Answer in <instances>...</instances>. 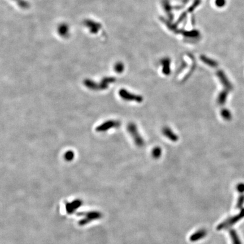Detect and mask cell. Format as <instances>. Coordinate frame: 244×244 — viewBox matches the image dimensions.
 Instances as JSON below:
<instances>
[{
  "label": "cell",
  "instance_id": "cell-1",
  "mask_svg": "<svg viewBox=\"0 0 244 244\" xmlns=\"http://www.w3.org/2000/svg\"><path fill=\"white\" fill-rule=\"evenodd\" d=\"M115 81V79L112 77H107L105 78L102 80V81L100 82V83H95L91 80L87 79L84 81L85 87L87 88L94 91H101V90H105L106 89L109 87V85L111 83H114Z\"/></svg>",
  "mask_w": 244,
  "mask_h": 244
},
{
  "label": "cell",
  "instance_id": "cell-2",
  "mask_svg": "<svg viewBox=\"0 0 244 244\" xmlns=\"http://www.w3.org/2000/svg\"><path fill=\"white\" fill-rule=\"evenodd\" d=\"M127 130L131 136L132 137L137 146L139 147H143L145 143L143 137L141 136L140 134L139 133L136 125L133 123H130L128 125Z\"/></svg>",
  "mask_w": 244,
  "mask_h": 244
},
{
  "label": "cell",
  "instance_id": "cell-3",
  "mask_svg": "<svg viewBox=\"0 0 244 244\" xmlns=\"http://www.w3.org/2000/svg\"><path fill=\"white\" fill-rule=\"evenodd\" d=\"M119 95L125 101H135L138 103H141L143 101V98L141 96L132 93L124 89H121L119 92Z\"/></svg>",
  "mask_w": 244,
  "mask_h": 244
},
{
  "label": "cell",
  "instance_id": "cell-4",
  "mask_svg": "<svg viewBox=\"0 0 244 244\" xmlns=\"http://www.w3.org/2000/svg\"><path fill=\"white\" fill-rule=\"evenodd\" d=\"M121 122L119 121L110 120L106 121L104 123L98 126L96 130L98 132H104L114 128H118L121 126Z\"/></svg>",
  "mask_w": 244,
  "mask_h": 244
},
{
  "label": "cell",
  "instance_id": "cell-5",
  "mask_svg": "<svg viewBox=\"0 0 244 244\" xmlns=\"http://www.w3.org/2000/svg\"><path fill=\"white\" fill-rule=\"evenodd\" d=\"M162 133L165 135V136H166L173 142H176L179 139L178 136L175 134L169 127H164L163 128Z\"/></svg>",
  "mask_w": 244,
  "mask_h": 244
},
{
  "label": "cell",
  "instance_id": "cell-6",
  "mask_svg": "<svg viewBox=\"0 0 244 244\" xmlns=\"http://www.w3.org/2000/svg\"><path fill=\"white\" fill-rule=\"evenodd\" d=\"M161 64L162 66V72L165 75H169L171 74V60L169 58H163L161 61Z\"/></svg>",
  "mask_w": 244,
  "mask_h": 244
},
{
  "label": "cell",
  "instance_id": "cell-7",
  "mask_svg": "<svg viewBox=\"0 0 244 244\" xmlns=\"http://www.w3.org/2000/svg\"><path fill=\"white\" fill-rule=\"evenodd\" d=\"M216 75L219 79L220 81H221V83L224 85V86L226 87L227 88H231V84L228 81V79L225 75L224 72L222 70H219L216 72Z\"/></svg>",
  "mask_w": 244,
  "mask_h": 244
},
{
  "label": "cell",
  "instance_id": "cell-8",
  "mask_svg": "<svg viewBox=\"0 0 244 244\" xmlns=\"http://www.w3.org/2000/svg\"><path fill=\"white\" fill-rule=\"evenodd\" d=\"M163 6L166 11V13L168 14L169 19L171 20L173 19V15L172 13V7L170 5L169 1L168 0H163Z\"/></svg>",
  "mask_w": 244,
  "mask_h": 244
},
{
  "label": "cell",
  "instance_id": "cell-9",
  "mask_svg": "<svg viewBox=\"0 0 244 244\" xmlns=\"http://www.w3.org/2000/svg\"><path fill=\"white\" fill-rule=\"evenodd\" d=\"M201 60L202 61V62H204L205 64L208 65L212 67H216L218 66V62H216L214 60L212 59L207 57L205 55H202L201 56Z\"/></svg>",
  "mask_w": 244,
  "mask_h": 244
},
{
  "label": "cell",
  "instance_id": "cell-10",
  "mask_svg": "<svg viewBox=\"0 0 244 244\" xmlns=\"http://www.w3.org/2000/svg\"><path fill=\"white\" fill-rule=\"evenodd\" d=\"M161 20H162V22L166 24L167 26L168 27V28L170 30L173 31V32L176 33H180V32H179V29H178V28L175 26V25L173 24L171 22H169L168 20H167L164 18H161Z\"/></svg>",
  "mask_w": 244,
  "mask_h": 244
},
{
  "label": "cell",
  "instance_id": "cell-11",
  "mask_svg": "<svg viewBox=\"0 0 244 244\" xmlns=\"http://www.w3.org/2000/svg\"><path fill=\"white\" fill-rule=\"evenodd\" d=\"M182 33L183 35L188 37H196L199 35V32L197 30H193L190 31H182Z\"/></svg>",
  "mask_w": 244,
  "mask_h": 244
},
{
  "label": "cell",
  "instance_id": "cell-12",
  "mask_svg": "<svg viewBox=\"0 0 244 244\" xmlns=\"http://www.w3.org/2000/svg\"><path fill=\"white\" fill-rule=\"evenodd\" d=\"M227 96V92L226 91L221 92L219 95L218 97V103L219 105H223L226 101V98Z\"/></svg>",
  "mask_w": 244,
  "mask_h": 244
},
{
  "label": "cell",
  "instance_id": "cell-13",
  "mask_svg": "<svg viewBox=\"0 0 244 244\" xmlns=\"http://www.w3.org/2000/svg\"><path fill=\"white\" fill-rule=\"evenodd\" d=\"M162 152V151L161 148L160 147H156L154 148L152 150V155L154 158L158 159L160 158V156H161Z\"/></svg>",
  "mask_w": 244,
  "mask_h": 244
},
{
  "label": "cell",
  "instance_id": "cell-14",
  "mask_svg": "<svg viewBox=\"0 0 244 244\" xmlns=\"http://www.w3.org/2000/svg\"><path fill=\"white\" fill-rule=\"evenodd\" d=\"M74 156H75V154H74V152H72L71 150H69V151H67V152L65 153V156H64V157H65V159L66 161H72V160L74 159Z\"/></svg>",
  "mask_w": 244,
  "mask_h": 244
},
{
  "label": "cell",
  "instance_id": "cell-15",
  "mask_svg": "<svg viewBox=\"0 0 244 244\" xmlns=\"http://www.w3.org/2000/svg\"><path fill=\"white\" fill-rule=\"evenodd\" d=\"M231 236L233 239V244H241V241L238 237V234H236V232H234V231H232L231 232Z\"/></svg>",
  "mask_w": 244,
  "mask_h": 244
},
{
  "label": "cell",
  "instance_id": "cell-16",
  "mask_svg": "<svg viewBox=\"0 0 244 244\" xmlns=\"http://www.w3.org/2000/svg\"><path fill=\"white\" fill-rule=\"evenodd\" d=\"M124 68V67L123 64L121 62L117 63L115 66V70L117 73H119V74L122 73V72L123 71Z\"/></svg>",
  "mask_w": 244,
  "mask_h": 244
},
{
  "label": "cell",
  "instance_id": "cell-17",
  "mask_svg": "<svg viewBox=\"0 0 244 244\" xmlns=\"http://www.w3.org/2000/svg\"><path fill=\"white\" fill-rule=\"evenodd\" d=\"M200 3H201V0H195V1L194 2V3H193L192 5H191V6L190 7L189 9H188V11L189 13H191V12H192L193 10L195 9V8H196L197 7L199 6Z\"/></svg>",
  "mask_w": 244,
  "mask_h": 244
},
{
  "label": "cell",
  "instance_id": "cell-18",
  "mask_svg": "<svg viewBox=\"0 0 244 244\" xmlns=\"http://www.w3.org/2000/svg\"><path fill=\"white\" fill-rule=\"evenodd\" d=\"M221 115L223 118H225V119H226V120L229 119L230 117H231L230 113L227 110H223L221 111Z\"/></svg>",
  "mask_w": 244,
  "mask_h": 244
},
{
  "label": "cell",
  "instance_id": "cell-19",
  "mask_svg": "<svg viewBox=\"0 0 244 244\" xmlns=\"http://www.w3.org/2000/svg\"><path fill=\"white\" fill-rule=\"evenodd\" d=\"M226 0H215V5L218 7H223L226 4Z\"/></svg>",
  "mask_w": 244,
  "mask_h": 244
},
{
  "label": "cell",
  "instance_id": "cell-20",
  "mask_svg": "<svg viewBox=\"0 0 244 244\" xmlns=\"http://www.w3.org/2000/svg\"><path fill=\"white\" fill-rule=\"evenodd\" d=\"M244 195L242 194V195H240V197H239L238 201V205H237V207H238V208H241L242 207L243 205H244Z\"/></svg>",
  "mask_w": 244,
  "mask_h": 244
},
{
  "label": "cell",
  "instance_id": "cell-21",
  "mask_svg": "<svg viewBox=\"0 0 244 244\" xmlns=\"http://www.w3.org/2000/svg\"><path fill=\"white\" fill-rule=\"evenodd\" d=\"M238 192H240L241 193H244V184H241L238 186Z\"/></svg>",
  "mask_w": 244,
  "mask_h": 244
},
{
  "label": "cell",
  "instance_id": "cell-22",
  "mask_svg": "<svg viewBox=\"0 0 244 244\" xmlns=\"http://www.w3.org/2000/svg\"><path fill=\"white\" fill-rule=\"evenodd\" d=\"M183 1H184V3H186L188 1V0H183Z\"/></svg>",
  "mask_w": 244,
  "mask_h": 244
}]
</instances>
